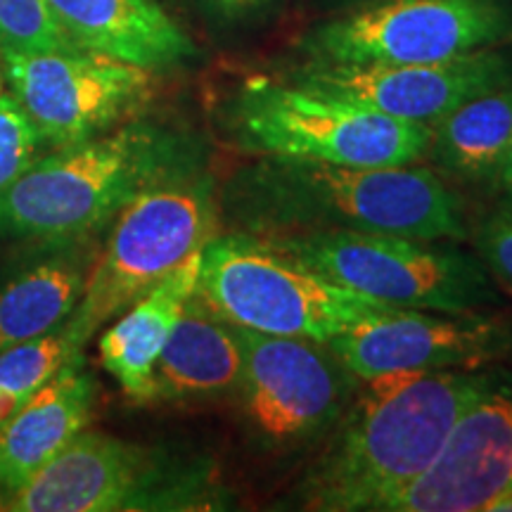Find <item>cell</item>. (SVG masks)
<instances>
[{
  "label": "cell",
  "mask_w": 512,
  "mask_h": 512,
  "mask_svg": "<svg viewBox=\"0 0 512 512\" xmlns=\"http://www.w3.org/2000/svg\"><path fill=\"white\" fill-rule=\"evenodd\" d=\"M219 211L249 235L361 230L418 240H465L463 200L420 164L344 166L256 157L230 176Z\"/></svg>",
  "instance_id": "obj_1"
},
{
  "label": "cell",
  "mask_w": 512,
  "mask_h": 512,
  "mask_svg": "<svg viewBox=\"0 0 512 512\" xmlns=\"http://www.w3.org/2000/svg\"><path fill=\"white\" fill-rule=\"evenodd\" d=\"M494 387V375L472 370L361 380L356 399L299 484L302 508L377 510L430 467L460 415Z\"/></svg>",
  "instance_id": "obj_2"
},
{
  "label": "cell",
  "mask_w": 512,
  "mask_h": 512,
  "mask_svg": "<svg viewBox=\"0 0 512 512\" xmlns=\"http://www.w3.org/2000/svg\"><path fill=\"white\" fill-rule=\"evenodd\" d=\"M202 169L200 143L176 128L128 119L98 138L43 152L0 192V240L100 238L133 197Z\"/></svg>",
  "instance_id": "obj_3"
},
{
  "label": "cell",
  "mask_w": 512,
  "mask_h": 512,
  "mask_svg": "<svg viewBox=\"0 0 512 512\" xmlns=\"http://www.w3.org/2000/svg\"><path fill=\"white\" fill-rule=\"evenodd\" d=\"M216 188L204 169L164 178L133 197L107 228L81 302L67 320L81 349L136 299L216 235Z\"/></svg>",
  "instance_id": "obj_4"
},
{
  "label": "cell",
  "mask_w": 512,
  "mask_h": 512,
  "mask_svg": "<svg viewBox=\"0 0 512 512\" xmlns=\"http://www.w3.org/2000/svg\"><path fill=\"white\" fill-rule=\"evenodd\" d=\"M195 292L235 328L320 344L399 311L330 283L242 230L207 240Z\"/></svg>",
  "instance_id": "obj_5"
},
{
  "label": "cell",
  "mask_w": 512,
  "mask_h": 512,
  "mask_svg": "<svg viewBox=\"0 0 512 512\" xmlns=\"http://www.w3.org/2000/svg\"><path fill=\"white\" fill-rule=\"evenodd\" d=\"M325 280L396 309L472 313L498 304V287L477 254L441 240L361 230L256 235Z\"/></svg>",
  "instance_id": "obj_6"
},
{
  "label": "cell",
  "mask_w": 512,
  "mask_h": 512,
  "mask_svg": "<svg viewBox=\"0 0 512 512\" xmlns=\"http://www.w3.org/2000/svg\"><path fill=\"white\" fill-rule=\"evenodd\" d=\"M214 465L185 460L83 430L22 489L0 501L3 512H145L223 508Z\"/></svg>",
  "instance_id": "obj_7"
},
{
  "label": "cell",
  "mask_w": 512,
  "mask_h": 512,
  "mask_svg": "<svg viewBox=\"0 0 512 512\" xmlns=\"http://www.w3.org/2000/svg\"><path fill=\"white\" fill-rule=\"evenodd\" d=\"M230 126L235 145L254 157L344 166L420 164L432 145V126L387 117L294 81H247Z\"/></svg>",
  "instance_id": "obj_8"
},
{
  "label": "cell",
  "mask_w": 512,
  "mask_h": 512,
  "mask_svg": "<svg viewBox=\"0 0 512 512\" xmlns=\"http://www.w3.org/2000/svg\"><path fill=\"white\" fill-rule=\"evenodd\" d=\"M512 38V0H368L306 34L311 62L425 64Z\"/></svg>",
  "instance_id": "obj_9"
},
{
  "label": "cell",
  "mask_w": 512,
  "mask_h": 512,
  "mask_svg": "<svg viewBox=\"0 0 512 512\" xmlns=\"http://www.w3.org/2000/svg\"><path fill=\"white\" fill-rule=\"evenodd\" d=\"M0 62L10 95L50 150L138 117L152 95L155 72L86 48L0 50Z\"/></svg>",
  "instance_id": "obj_10"
},
{
  "label": "cell",
  "mask_w": 512,
  "mask_h": 512,
  "mask_svg": "<svg viewBox=\"0 0 512 512\" xmlns=\"http://www.w3.org/2000/svg\"><path fill=\"white\" fill-rule=\"evenodd\" d=\"M238 394L256 437L271 446L316 439L347 408L351 375L328 344L238 328Z\"/></svg>",
  "instance_id": "obj_11"
},
{
  "label": "cell",
  "mask_w": 512,
  "mask_h": 512,
  "mask_svg": "<svg viewBox=\"0 0 512 512\" xmlns=\"http://www.w3.org/2000/svg\"><path fill=\"white\" fill-rule=\"evenodd\" d=\"M294 83L387 117L434 126L463 102L512 83V57L489 48L425 64L306 62Z\"/></svg>",
  "instance_id": "obj_12"
},
{
  "label": "cell",
  "mask_w": 512,
  "mask_h": 512,
  "mask_svg": "<svg viewBox=\"0 0 512 512\" xmlns=\"http://www.w3.org/2000/svg\"><path fill=\"white\" fill-rule=\"evenodd\" d=\"M342 366L356 380L384 373L479 370L512 349L505 320L472 313L399 309L330 339Z\"/></svg>",
  "instance_id": "obj_13"
},
{
  "label": "cell",
  "mask_w": 512,
  "mask_h": 512,
  "mask_svg": "<svg viewBox=\"0 0 512 512\" xmlns=\"http://www.w3.org/2000/svg\"><path fill=\"white\" fill-rule=\"evenodd\" d=\"M512 494V389L494 387L448 432L425 472L389 496L380 512L494 510Z\"/></svg>",
  "instance_id": "obj_14"
},
{
  "label": "cell",
  "mask_w": 512,
  "mask_h": 512,
  "mask_svg": "<svg viewBox=\"0 0 512 512\" xmlns=\"http://www.w3.org/2000/svg\"><path fill=\"white\" fill-rule=\"evenodd\" d=\"M98 249V238L24 242L0 271V351L67 325Z\"/></svg>",
  "instance_id": "obj_15"
},
{
  "label": "cell",
  "mask_w": 512,
  "mask_h": 512,
  "mask_svg": "<svg viewBox=\"0 0 512 512\" xmlns=\"http://www.w3.org/2000/svg\"><path fill=\"white\" fill-rule=\"evenodd\" d=\"M95 396L98 382L79 354L0 427V501L88 430Z\"/></svg>",
  "instance_id": "obj_16"
},
{
  "label": "cell",
  "mask_w": 512,
  "mask_h": 512,
  "mask_svg": "<svg viewBox=\"0 0 512 512\" xmlns=\"http://www.w3.org/2000/svg\"><path fill=\"white\" fill-rule=\"evenodd\" d=\"M79 48L159 72L195 55V43L157 0H46Z\"/></svg>",
  "instance_id": "obj_17"
},
{
  "label": "cell",
  "mask_w": 512,
  "mask_h": 512,
  "mask_svg": "<svg viewBox=\"0 0 512 512\" xmlns=\"http://www.w3.org/2000/svg\"><path fill=\"white\" fill-rule=\"evenodd\" d=\"M240 373L238 328L192 292L157 358L152 401L219 399L238 392Z\"/></svg>",
  "instance_id": "obj_18"
},
{
  "label": "cell",
  "mask_w": 512,
  "mask_h": 512,
  "mask_svg": "<svg viewBox=\"0 0 512 512\" xmlns=\"http://www.w3.org/2000/svg\"><path fill=\"white\" fill-rule=\"evenodd\" d=\"M202 252V249H200ZM200 252L119 313L98 339L100 363L133 403H152V377L185 302L197 287Z\"/></svg>",
  "instance_id": "obj_19"
},
{
  "label": "cell",
  "mask_w": 512,
  "mask_h": 512,
  "mask_svg": "<svg viewBox=\"0 0 512 512\" xmlns=\"http://www.w3.org/2000/svg\"><path fill=\"white\" fill-rule=\"evenodd\" d=\"M512 145V83L463 102L432 126L430 155L458 181L489 185Z\"/></svg>",
  "instance_id": "obj_20"
},
{
  "label": "cell",
  "mask_w": 512,
  "mask_h": 512,
  "mask_svg": "<svg viewBox=\"0 0 512 512\" xmlns=\"http://www.w3.org/2000/svg\"><path fill=\"white\" fill-rule=\"evenodd\" d=\"M79 354L67 325L0 351V427Z\"/></svg>",
  "instance_id": "obj_21"
},
{
  "label": "cell",
  "mask_w": 512,
  "mask_h": 512,
  "mask_svg": "<svg viewBox=\"0 0 512 512\" xmlns=\"http://www.w3.org/2000/svg\"><path fill=\"white\" fill-rule=\"evenodd\" d=\"M79 48L60 27L46 0H0V50Z\"/></svg>",
  "instance_id": "obj_22"
},
{
  "label": "cell",
  "mask_w": 512,
  "mask_h": 512,
  "mask_svg": "<svg viewBox=\"0 0 512 512\" xmlns=\"http://www.w3.org/2000/svg\"><path fill=\"white\" fill-rule=\"evenodd\" d=\"M41 133L36 131L10 91L0 100V192L29 169L43 152H48Z\"/></svg>",
  "instance_id": "obj_23"
},
{
  "label": "cell",
  "mask_w": 512,
  "mask_h": 512,
  "mask_svg": "<svg viewBox=\"0 0 512 512\" xmlns=\"http://www.w3.org/2000/svg\"><path fill=\"white\" fill-rule=\"evenodd\" d=\"M477 256L494 283L512 292V214L496 209L475 230Z\"/></svg>",
  "instance_id": "obj_24"
},
{
  "label": "cell",
  "mask_w": 512,
  "mask_h": 512,
  "mask_svg": "<svg viewBox=\"0 0 512 512\" xmlns=\"http://www.w3.org/2000/svg\"><path fill=\"white\" fill-rule=\"evenodd\" d=\"M273 0H204V5L228 22H242V19H252L261 15Z\"/></svg>",
  "instance_id": "obj_25"
},
{
  "label": "cell",
  "mask_w": 512,
  "mask_h": 512,
  "mask_svg": "<svg viewBox=\"0 0 512 512\" xmlns=\"http://www.w3.org/2000/svg\"><path fill=\"white\" fill-rule=\"evenodd\" d=\"M491 190H494V195L498 200V209L512 214V145H510L508 155H505V159H503L501 169H498L494 183H491Z\"/></svg>",
  "instance_id": "obj_26"
},
{
  "label": "cell",
  "mask_w": 512,
  "mask_h": 512,
  "mask_svg": "<svg viewBox=\"0 0 512 512\" xmlns=\"http://www.w3.org/2000/svg\"><path fill=\"white\" fill-rule=\"evenodd\" d=\"M494 510H512V494L505 496L503 501H498V503L494 505Z\"/></svg>",
  "instance_id": "obj_27"
},
{
  "label": "cell",
  "mask_w": 512,
  "mask_h": 512,
  "mask_svg": "<svg viewBox=\"0 0 512 512\" xmlns=\"http://www.w3.org/2000/svg\"><path fill=\"white\" fill-rule=\"evenodd\" d=\"M8 93V83H5V74H3V62H0V100L5 98Z\"/></svg>",
  "instance_id": "obj_28"
},
{
  "label": "cell",
  "mask_w": 512,
  "mask_h": 512,
  "mask_svg": "<svg viewBox=\"0 0 512 512\" xmlns=\"http://www.w3.org/2000/svg\"><path fill=\"white\" fill-rule=\"evenodd\" d=\"M366 3H368V0H366Z\"/></svg>",
  "instance_id": "obj_29"
}]
</instances>
